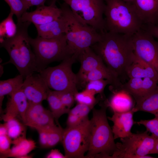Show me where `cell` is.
<instances>
[{
  "instance_id": "cell-25",
  "label": "cell",
  "mask_w": 158,
  "mask_h": 158,
  "mask_svg": "<svg viewBox=\"0 0 158 158\" xmlns=\"http://www.w3.org/2000/svg\"><path fill=\"white\" fill-rule=\"evenodd\" d=\"M135 113L143 111L158 116V85L155 90L139 103L135 104L132 109Z\"/></svg>"
},
{
  "instance_id": "cell-21",
  "label": "cell",
  "mask_w": 158,
  "mask_h": 158,
  "mask_svg": "<svg viewBox=\"0 0 158 158\" xmlns=\"http://www.w3.org/2000/svg\"><path fill=\"white\" fill-rule=\"evenodd\" d=\"M99 79H107L110 80L112 85L110 87L114 89H119L122 83L118 78L106 65L98 68L89 72L78 82V86L85 87L89 81Z\"/></svg>"
},
{
  "instance_id": "cell-16",
  "label": "cell",
  "mask_w": 158,
  "mask_h": 158,
  "mask_svg": "<svg viewBox=\"0 0 158 158\" xmlns=\"http://www.w3.org/2000/svg\"><path fill=\"white\" fill-rule=\"evenodd\" d=\"M133 4L143 25H157L158 0H134Z\"/></svg>"
},
{
  "instance_id": "cell-28",
  "label": "cell",
  "mask_w": 158,
  "mask_h": 158,
  "mask_svg": "<svg viewBox=\"0 0 158 158\" xmlns=\"http://www.w3.org/2000/svg\"><path fill=\"white\" fill-rule=\"evenodd\" d=\"M8 135L12 140L26 137V126L17 118H14L5 122Z\"/></svg>"
},
{
  "instance_id": "cell-40",
  "label": "cell",
  "mask_w": 158,
  "mask_h": 158,
  "mask_svg": "<svg viewBox=\"0 0 158 158\" xmlns=\"http://www.w3.org/2000/svg\"><path fill=\"white\" fill-rule=\"evenodd\" d=\"M68 114V116L66 121L67 127H73L77 126L85 121L82 120L75 115L70 113Z\"/></svg>"
},
{
  "instance_id": "cell-37",
  "label": "cell",
  "mask_w": 158,
  "mask_h": 158,
  "mask_svg": "<svg viewBox=\"0 0 158 158\" xmlns=\"http://www.w3.org/2000/svg\"><path fill=\"white\" fill-rule=\"evenodd\" d=\"M12 140L8 134L0 135V157L6 158L11 150Z\"/></svg>"
},
{
  "instance_id": "cell-1",
  "label": "cell",
  "mask_w": 158,
  "mask_h": 158,
  "mask_svg": "<svg viewBox=\"0 0 158 158\" xmlns=\"http://www.w3.org/2000/svg\"><path fill=\"white\" fill-rule=\"evenodd\" d=\"M101 40L90 47L123 83L128 79L127 71L135 59L132 36L106 31Z\"/></svg>"
},
{
  "instance_id": "cell-46",
  "label": "cell",
  "mask_w": 158,
  "mask_h": 158,
  "mask_svg": "<svg viewBox=\"0 0 158 158\" xmlns=\"http://www.w3.org/2000/svg\"><path fill=\"white\" fill-rule=\"evenodd\" d=\"M124 1L129 3L133 4L134 0H123Z\"/></svg>"
},
{
  "instance_id": "cell-3",
  "label": "cell",
  "mask_w": 158,
  "mask_h": 158,
  "mask_svg": "<svg viewBox=\"0 0 158 158\" xmlns=\"http://www.w3.org/2000/svg\"><path fill=\"white\" fill-rule=\"evenodd\" d=\"M100 106L99 109H92L90 144L86 158H111L116 150L112 128L108 121L106 110L108 107L105 100Z\"/></svg>"
},
{
  "instance_id": "cell-10",
  "label": "cell",
  "mask_w": 158,
  "mask_h": 158,
  "mask_svg": "<svg viewBox=\"0 0 158 158\" xmlns=\"http://www.w3.org/2000/svg\"><path fill=\"white\" fill-rule=\"evenodd\" d=\"M58 0H49V5L56 4ZM67 4L73 12L81 16L86 23L97 31H105L103 16L104 0H61Z\"/></svg>"
},
{
  "instance_id": "cell-42",
  "label": "cell",
  "mask_w": 158,
  "mask_h": 158,
  "mask_svg": "<svg viewBox=\"0 0 158 158\" xmlns=\"http://www.w3.org/2000/svg\"><path fill=\"white\" fill-rule=\"evenodd\" d=\"M28 6H36V7L44 5V4L47 0H23Z\"/></svg>"
},
{
  "instance_id": "cell-34",
  "label": "cell",
  "mask_w": 158,
  "mask_h": 158,
  "mask_svg": "<svg viewBox=\"0 0 158 158\" xmlns=\"http://www.w3.org/2000/svg\"><path fill=\"white\" fill-rule=\"evenodd\" d=\"M158 81L149 78L143 79L141 100L140 102L155 90L158 86Z\"/></svg>"
},
{
  "instance_id": "cell-38",
  "label": "cell",
  "mask_w": 158,
  "mask_h": 158,
  "mask_svg": "<svg viewBox=\"0 0 158 158\" xmlns=\"http://www.w3.org/2000/svg\"><path fill=\"white\" fill-rule=\"evenodd\" d=\"M58 92L61 100L63 106L66 108L70 109L71 108L75 101V94L68 91Z\"/></svg>"
},
{
  "instance_id": "cell-4",
  "label": "cell",
  "mask_w": 158,
  "mask_h": 158,
  "mask_svg": "<svg viewBox=\"0 0 158 158\" xmlns=\"http://www.w3.org/2000/svg\"><path fill=\"white\" fill-rule=\"evenodd\" d=\"M59 4L61 14L69 25L68 30L65 34L68 47L71 55L77 60L81 52L101 40V33L87 24L80 15L73 13L66 3Z\"/></svg>"
},
{
  "instance_id": "cell-45",
  "label": "cell",
  "mask_w": 158,
  "mask_h": 158,
  "mask_svg": "<svg viewBox=\"0 0 158 158\" xmlns=\"http://www.w3.org/2000/svg\"><path fill=\"white\" fill-rule=\"evenodd\" d=\"M2 65H0V71H0V76H1H1L3 73V67Z\"/></svg>"
},
{
  "instance_id": "cell-36",
  "label": "cell",
  "mask_w": 158,
  "mask_h": 158,
  "mask_svg": "<svg viewBox=\"0 0 158 158\" xmlns=\"http://www.w3.org/2000/svg\"><path fill=\"white\" fill-rule=\"evenodd\" d=\"M134 123L143 125L146 128L147 131L151 133L152 135L158 139V116L155 117L151 119L141 120L135 121Z\"/></svg>"
},
{
  "instance_id": "cell-41",
  "label": "cell",
  "mask_w": 158,
  "mask_h": 158,
  "mask_svg": "<svg viewBox=\"0 0 158 158\" xmlns=\"http://www.w3.org/2000/svg\"><path fill=\"white\" fill-rule=\"evenodd\" d=\"M154 38L158 40V25H144L143 27Z\"/></svg>"
},
{
  "instance_id": "cell-14",
  "label": "cell",
  "mask_w": 158,
  "mask_h": 158,
  "mask_svg": "<svg viewBox=\"0 0 158 158\" xmlns=\"http://www.w3.org/2000/svg\"><path fill=\"white\" fill-rule=\"evenodd\" d=\"M10 96L2 119L6 122L17 118L25 124V114L29 103L23 90L21 89Z\"/></svg>"
},
{
  "instance_id": "cell-15",
  "label": "cell",
  "mask_w": 158,
  "mask_h": 158,
  "mask_svg": "<svg viewBox=\"0 0 158 158\" xmlns=\"http://www.w3.org/2000/svg\"><path fill=\"white\" fill-rule=\"evenodd\" d=\"M61 10L56 4L48 6H38L34 11L25 12L17 22L29 21L35 25H40L49 23L61 16Z\"/></svg>"
},
{
  "instance_id": "cell-29",
  "label": "cell",
  "mask_w": 158,
  "mask_h": 158,
  "mask_svg": "<svg viewBox=\"0 0 158 158\" xmlns=\"http://www.w3.org/2000/svg\"><path fill=\"white\" fill-rule=\"evenodd\" d=\"M13 14L10 12L8 16L0 23V43L16 34L17 29L13 19Z\"/></svg>"
},
{
  "instance_id": "cell-22",
  "label": "cell",
  "mask_w": 158,
  "mask_h": 158,
  "mask_svg": "<svg viewBox=\"0 0 158 158\" xmlns=\"http://www.w3.org/2000/svg\"><path fill=\"white\" fill-rule=\"evenodd\" d=\"M127 75L129 79L149 78L158 82V73L155 68L135 55L134 61L127 70Z\"/></svg>"
},
{
  "instance_id": "cell-35",
  "label": "cell",
  "mask_w": 158,
  "mask_h": 158,
  "mask_svg": "<svg viewBox=\"0 0 158 158\" xmlns=\"http://www.w3.org/2000/svg\"><path fill=\"white\" fill-rule=\"evenodd\" d=\"M94 108L84 104L77 103L73 108L70 109L68 113L75 115L82 120H85L89 118V114Z\"/></svg>"
},
{
  "instance_id": "cell-8",
  "label": "cell",
  "mask_w": 158,
  "mask_h": 158,
  "mask_svg": "<svg viewBox=\"0 0 158 158\" xmlns=\"http://www.w3.org/2000/svg\"><path fill=\"white\" fill-rule=\"evenodd\" d=\"M148 132L133 133L121 138L116 143V150L111 158H152L148 155L154 148L158 140Z\"/></svg>"
},
{
  "instance_id": "cell-31",
  "label": "cell",
  "mask_w": 158,
  "mask_h": 158,
  "mask_svg": "<svg viewBox=\"0 0 158 158\" xmlns=\"http://www.w3.org/2000/svg\"><path fill=\"white\" fill-rule=\"evenodd\" d=\"M97 98L89 91L84 89L82 91L78 92L74 95L75 101L77 103L84 104L94 107L99 101H103L99 95Z\"/></svg>"
},
{
  "instance_id": "cell-23",
  "label": "cell",
  "mask_w": 158,
  "mask_h": 158,
  "mask_svg": "<svg viewBox=\"0 0 158 158\" xmlns=\"http://www.w3.org/2000/svg\"><path fill=\"white\" fill-rule=\"evenodd\" d=\"M12 144L13 145L7 157L32 158V156L28 154L36 147L35 141L27 139L26 137L12 140Z\"/></svg>"
},
{
  "instance_id": "cell-5",
  "label": "cell",
  "mask_w": 158,
  "mask_h": 158,
  "mask_svg": "<svg viewBox=\"0 0 158 158\" xmlns=\"http://www.w3.org/2000/svg\"><path fill=\"white\" fill-rule=\"evenodd\" d=\"M105 31L132 36L143 25L132 4L123 0H104Z\"/></svg>"
},
{
  "instance_id": "cell-9",
  "label": "cell",
  "mask_w": 158,
  "mask_h": 158,
  "mask_svg": "<svg viewBox=\"0 0 158 158\" xmlns=\"http://www.w3.org/2000/svg\"><path fill=\"white\" fill-rule=\"evenodd\" d=\"M90 120L79 125L64 129L62 142L66 158H83L89 147Z\"/></svg>"
},
{
  "instance_id": "cell-43",
  "label": "cell",
  "mask_w": 158,
  "mask_h": 158,
  "mask_svg": "<svg viewBox=\"0 0 158 158\" xmlns=\"http://www.w3.org/2000/svg\"><path fill=\"white\" fill-rule=\"evenodd\" d=\"M47 158H66L59 151L56 149H52L46 156Z\"/></svg>"
},
{
  "instance_id": "cell-20",
  "label": "cell",
  "mask_w": 158,
  "mask_h": 158,
  "mask_svg": "<svg viewBox=\"0 0 158 158\" xmlns=\"http://www.w3.org/2000/svg\"><path fill=\"white\" fill-rule=\"evenodd\" d=\"M110 88L112 95L109 99H106L108 107L114 112H123L132 109L135 106L130 94L121 89Z\"/></svg>"
},
{
  "instance_id": "cell-6",
  "label": "cell",
  "mask_w": 158,
  "mask_h": 158,
  "mask_svg": "<svg viewBox=\"0 0 158 158\" xmlns=\"http://www.w3.org/2000/svg\"><path fill=\"white\" fill-rule=\"evenodd\" d=\"M30 42L35 55L38 73L51 63L62 61L72 56L69 52L66 35L46 39L38 36L30 38Z\"/></svg>"
},
{
  "instance_id": "cell-24",
  "label": "cell",
  "mask_w": 158,
  "mask_h": 158,
  "mask_svg": "<svg viewBox=\"0 0 158 158\" xmlns=\"http://www.w3.org/2000/svg\"><path fill=\"white\" fill-rule=\"evenodd\" d=\"M24 78L19 74L14 78L1 80L0 81V111L2 112V105L4 97L11 95L20 89L23 86Z\"/></svg>"
},
{
  "instance_id": "cell-2",
  "label": "cell",
  "mask_w": 158,
  "mask_h": 158,
  "mask_svg": "<svg viewBox=\"0 0 158 158\" xmlns=\"http://www.w3.org/2000/svg\"><path fill=\"white\" fill-rule=\"evenodd\" d=\"M31 23L29 21L18 22L15 35L0 43L1 47L6 50L10 56L9 61L5 64H13L24 79L35 72L38 73L28 32Z\"/></svg>"
},
{
  "instance_id": "cell-44",
  "label": "cell",
  "mask_w": 158,
  "mask_h": 158,
  "mask_svg": "<svg viewBox=\"0 0 158 158\" xmlns=\"http://www.w3.org/2000/svg\"><path fill=\"white\" fill-rule=\"evenodd\" d=\"M158 154V140L154 148L150 152V154Z\"/></svg>"
},
{
  "instance_id": "cell-12",
  "label": "cell",
  "mask_w": 158,
  "mask_h": 158,
  "mask_svg": "<svg viewBox=\"0 0 158 158\" xmlns=\"http://www.w3.org/2000/svg\"><path fill=\"white\" fill-rule=\"evenodd\" d=\"M29 104L42 103L47 100L51 90L39 73H34L25 78L21 88Z\"/></svg>"
},
{
  "instance_id": "cell-32",
  "label": "cell",
  "mask_w": 158,
  "mask_h": 158,
  "mask_svg": "<svg viewBox=\"0 0 158 158\" xmlns=\"http://www.w3.org/2000/svg\"><path fill=\"white\" fill-rule=\"evenodd\" d=\"M47 148L53 147L61 142L64 129L60 126L55 125L47 128Z\"/></svg>"
},
{
  "instance_id": "cell-47",
  "label": "cell",
  "mask_w": 158,
  "mask_h": 158,
  "mask_svg": "<svg viewBox=\"0 0 158 158\" xmlns=\"http://www.w3.org/2000/svg\"><path fill=\"white\" fill-rule=\"evenodd\" d=\"M157 25H158V23H157Z\"/></svg>"
},
{
  "instance_id": "cell-17",
  "label": "cell",
  "mask_w": 158,
  "mask_h": 158,
  "mask_svg": "<svg viewBox=\"0 0 158 158\" xmlns=\"http://www.w3.org/2000/svg\"><path fill=\"white\" fill-rule=\"evenodd\" d=\"M134 113L132 109L123 112H114L111 117H108L113 123L112 130L115 139L126 137L132 133L131 129L135 124Z\"/></svg>"
},
{
  "instance_id": "cell-33",
  "label": "cell",
  "mask_w": 158,
  "mask_h": 158,
  "mask_svg": "<svg viewBox=\"0 0 158 158\" xmlns=\"http://www.w3.org/2000/svg\"><path fill=\"white\" fill-rule=\"evenodd\" d=\"M10 8V12L16 16L17 22L29 8L23 0H4Z\"/></svg>"
},
{
  "instance_id": "cell-26",
  "label": "cell",
  "mask_w": 158,
  "mask_h": 158,
  "mask_svg": "<svg viewBox=\"0 0 158 158\" xmlns=\"http://www.w3.org/2000/svg\"><path fill=\"white\" fill-rule=\"evenodd\" d=\"M50 111L52 114L57 125L60 126L58 120L63 115L68 114L70 109L66 108L61 100L58 92L51 90L47 99Z\"/></svg>"
},
{
  "instance_id": "cell-27",
  "label": "cell",
  "mask_w": 158,
  "mask_h": 158,
  "mask_svg": "<svg viewBox=\"0 0 158 158\" xmlns=\"http://www.w3.org/2000/svg\"><path fill=\"white\" fill-rule=\"evenodd\" d=\"M143 79L129 78L127 81L122 84L120 89L130 94L134 99L136 104L141 100V92Z\"/></svg>"
},
{
  "instance_id": "cell-18",
  "label": "cell",
  "mask_w": 158,
  "mask_h": 158,
  "mask_svg": "<svg viewBox=\"0 0 158 158\" xmlns=\"http://www.w3.org/2000/svg\"><path fill=\"white\" fill-rule=\"evenodd\" d=\"M77 60L80 64L79 70L76 74L78 82L89 72L105 65L102 58L90 47L81 52L78 55Z\"/></svg>"
},
{
  "instance_id": "cell-11",
  "label": "cell",
  "mask_w": 158,
  "mask_h": 158,
  "mask_svg": "<svg viewBox=\"0 0 158 158\" xmlns=\"http://www.w3.org/2000/svg\"><path fill=\"white\" fill-rule=\"evenodd\" d=\"M132 39L135 55L153 67L158 73V41L142 28L132 35Z\"/></svg>"
},
{
  "instance_id": "cell-13",
  "label": "cell",
  "mask_w": 158,
  "mask_h": 158,
  "mask_svg": "<svg viewBox=\"0 0 158 158\" xmlns=\"http://www.w3.org/2000/svg\"><path fill=\"white\" fill-rule=\"evenodd\" d=\"M25 118V125L35 129L38 128L47 129L56 125L51 112L45 109L42 103H29Z\"/></svg>"
},
{
  "instance_id": "cell-30",
  "label": "cell",
  "mask_w": 158,
  "mask_h": 158,
  "mask_svg": "<svg viewBox=\"0 0 158 158\" xmlns=\"http://www.w3.org/2000/svg\"><path fill=\"white\" fill-rule=\"evenodd\" d=\"M111 85V82L107 79H99L91 81L85 85L84 89L95 95L98 94L104 100L106 99L104 94V89L108 85Z\"/></svg>"
},
{
  "instance_id": "cell-7",
  "label": "cell",
  "mask_w": 158,
  "mask_h": 158,
  "mask_svg": "<svg viewBox=\"0 0 158 158\" xmlns=\"http://www.w3.org/2000/svg\"><path fill=\"white\" fill-rule=\"evenodd\" d=\"M76 60L73 56L69 57L58 65L47 67L39 73L50 89L58 92L70 91L75 95L78 92V82L72 66Z\"/></svg>"
},
{
  "instance_id": "cell-19",
  "label": "cell",
  "mask_w": 158,
  "mask_h": 158,
  "mask_svg": "<svg viewBox=\"0 0 158 158\" xmlns=\"http://www.w3.org/2000/svg\"><path fill=\"white\" fill-rule=\"evenodd\" d=\"M35 26L38 36L46 39L55 38L65 34L69 28L67 20L62 14L58 18L49 23Z\"/></svg>"
},
{
  "instance_id": "cell-39",
  "label": "cell",
  "mask_w": 158,
  "mask_h": 158,
  "mask_svg": "<svg viewBox=\"0 0 158 158\" xmlns=\"http://www.w3.org/2000/svg\"><path fill=\"white\" fill-rule=\"evenodd\" d=\"M39 135V143L41 147L47 148V129L38 128L35 129Z\"/></svg>"
}]
</instances>
